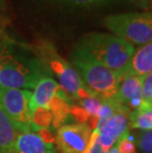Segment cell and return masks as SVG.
Here are the masks:
<instances>
[{
  "label": "cell",
  "instance_id": "1",
  "mask_svg": "<svg viewBox=\"0 0 152 153\" xmlns=\"http://www.w3.org/2000/svg\"><path fill=\"white\" fill-rule=\"evenodd\" d=\"M134 51V45L114 35L95 32L80 39L71 57L96 61L122 74Z\"/></svg>",
  "mask_w": 152,
  "mask_h": 153
},
{
  "label": "cell",
  "instance_id": "2",
  "mask_svg": "<svg viewBox=\"0 0 152 153\" xmlns=\"http://www.w3.org/2000/svg\"><path fill=\"white\" fill-rule=\"evenodd\" d=\"M43 75L41 63L18 57L7 51H0V86L13 89H34Z\"/></svg>",
  "mask_w": 152,
  "mask_h": 153
},
{
  "label": "cell",
  "instance_id": "3",
  "mask_svg": "<svg viewBox=\"0 0 152 153\" xmlns=\"http://www.w3.org/2000/svg\"><path fill=\"white\" fill-rule=\"evenodd\" d=\"M103 23L114 36L132 45L152 43V12L110 15Z\"/></svg>",
  "mask_w": 152,
  "mask_h": 153
},
{
  "label": "cell",
  "instance_id": "4",
  "mask_svg": "<svg viewBox=\"0 0 152 153\" xmlns=\"http://www.w3.org/2000/svg\"><path fill=\"white\" fill-rule=\"evenodd\" d=\"M72 62L84 84L93 95L102 100L114 98L121 74L86 58H72Z\"/></svg>",
  "mask_w": 152,
  "mask_h": 153
},
{
  "label": "cell",
  "instance_id": "5",
  "mask_svg": "<svg viewBox=\"0 0 152 153\" xmlns=\"http://www.w3.org/2000/svg\"><path fill=\"white\" fill-rule=\"evenodd\" d=\"M44 56L47 61V66L59 78L60 87L64 92L77 100L93 95L84 84L77 70L70 66L67 61L62 59L50 48L44 50Z\"/></svg>",
  "mask_w": 152,
  "mask_h": 153
},
{
  "label": "cell",
  "instance_id": "6",
  "mask_svg": "<svg viewBox=\"0 0 152 153\" xmlns=\"http://www.w3.org/2000/svg\"><path fill=\"white\" fill-rule=\"evenodd\" d=\"M31 96L30 90L0 86V109L14 122L32 126L31 112L28 107Z\"/></svg>",
  "mask_w": 152,
  "mask_h": 153
},
{
  "label": "cell",
  "instance_id": "7",
  "mask_svg": "<svg viewBox=\"0 0 152 153\" xmlns=\"http://www.w3.org/2000/svg\"><path fill=\"white\" fill-rule=\"evenodd\" d=\"M92 129L87 123H72L60 126L56 144L60 153H84L89 144Z\"/></svg>",
  "mask_w": 152,
  "mask_h": 153
},
{
  "label": "cell",
  "instance_id": "8",
  "mask_svg": "<svg viewBox=\"0 0 152 153\" xmlns=\"http://www.w3.org/2000/svg\"><path fill=\"white\" fill-rule=\"evenodd\" d=\"M114 99L119 105L127 107L130 112L137 110L144 101L142 95V76H121Z\"/></svg>",
  "mask_w": 152,
  "mask_h": 153
},
{
  "label": "cell",
  "instance_id": "9",
  "mask_svg": "<svg viewBox=\"0 0 152 153\" xmlns=\"http://www.w3.org/2000/svg\"><path fill=\"white\" fill-rule=\"evenodd\" d=\"M131 112L127 107L122 106L100 131V142L106 152L109 153L119 137L125 132L128 131V128L129 126V114Z\"/></svg>",
  "mask_w": 152,
  "mask_h": 153
},
{
  "label": "cell",
  "instance_id": "10",
  "mask_svg": "<svg viewBox=\"0 0 152 153\" xmlns=\"http://www.w3.org/2000/svg\"><path fill=\"white\" fill-rule=\"evenodd\" d=\"M10 153H56L53 140L40 133L27 131L17 136Z\"/></svg>",
  "mask_w": 152,
  "mask_h": 153
},
{
  "label": "cell",
  "instance_id": "11",
  "mask_svg": "<svg viewBox=\"0 0 152 153\" xmlns=\"http://www.w3.org/2000/svg\"><path fill=\"white\" fill-rule=\"evenodd\" d=\"M59 89L60 85L51 77H42L34 88V92L29 100V111L33 113L40 108L48 109V105L57 95Z\"/></svg>",
  "mask_w": 152,
  "mask_h": 153
},
{
  "label": "cell",
  "instance_id": "12",
  "mask_svg": "<svg viewBox=\"0 0 152 153\" xmlns=\"http://www.w3.org/2000/svg\"><path fill=\"white\" fill-rule=\"evenodd\" d=\"M152 72V43L136 48L121 76H145Z\"/></svg>",
  "mask_w": 152,
  "mask_h": 153
},
{
  "label": "cell",
  "instance_id": "13",
  "mask_svg": "<svg viewBox=\"0 0 152 153\" xmlns=\"http://www.w3.org/2000/svg\"><path fill=\"white\" fill-rule=\"evenodd\" d=\"M31 128L14 122L0 109V153H10L17 136Z\"/></svg>",
  "mask_w": 152,
  "mask_h": 153
},
{
  "label": "cell",
  "instance_id": "14",
  "mask_svg": "<svg viewBox=\"0 0 152 153\" xmlns=\"http://www.w3.org/2000/svg\"><path fill=\"white\" fill-rule=\"evenodd\" d=\"M130 128L152 131V104L143 101L137 110L129 114Z\"/></svg>",
  "mask_w": 152,
  "mask_h": 153
},
{
  "label": "cell",
  "instance_id": "15",
  "mask_svg": "<svg viewBox=\"0 0 152 153\" xmlns=\"http://www.w3.org/2000/svg\"><path fill=\"white\" fill-rule=\"evenodd\" d=\"M103 100L95 95L89 96L87 98H83L79 100L80 107L85 111L88 115V122L90 123V128L95 131L97 123H98V116L101 110Z\"/></svg>",
  "mask_w": 152,
  "mask_h": 153
},
{
  "label": "cell",
  "instance_id": "16",
  "mask_svg": "<svg viewBox=\"0 0 152 153\" xmlns=\"http://www.w3.org/2000/svg\"><path fill=\"white\" fill-rule=\"evenodd\" d=\"M121 107L122 105H119L114 98L103 100L101 110H100L98 116V123H97L95 131H97L100 133V131L103 129L106 123L114 117V115L119 110Z\"/></svg>",
  "mask_w": 152,
  "mask_h": 153
},
{
  "label": "cell",
  "instance_id": "17",
  "mask_svg": "<svg viewBox=\"0 0 152 153\" xmlns=\"http://www.w3.org/2000/svg\"><path fill=\"white\" fill-rule=\"evenodd\" d=\"M118 149L119 153H136L135 145L133 143V137L129 134L128 131L125 132L117 141Z\"/></svg>",
  "mask_w": 152,
  "mask_h": 153
},
{
  "label": "cell",
  "instance_id": "18",
  "mask_svg": "<svg viewBox=\"0 0 152 153\" xmlns=\"http://www.w3.org/2000/svg\"><path fill=\"white\" fill-rule=\"evenodd\" d=\"M84 153H108L104 150L103 146L100 142L99 132L97 131H93L91 137H90L89 144L87 146L86 151Z\"/></svg>",
  "mask_w": 152,
  "mask_h": 153
},
{
  "label": "cell",
  "instance_id": "19",
  "mask_svg": "<svg viewBox=\"0 0 152 153\" xmlns=\"http://www.w3.org/2000/svg\"><path fill=\"white\" fill-rule=\"evenodd\" d=\"M142 95L145 102L152 104V72L142 76Z\"/></svg>",
  "mask_w": 152,
  "mask_h": 153
},
{
  "label": "cell",
  "instance_id": "20",
  "mask_svg": "<svg viewBox=\"0 0 152 153\" xmlns=\"http://www.w3.org/2000/svg\"><path fill=\"white\" fill-rule=\"evenodd\" d=\"M138 146L144 153H152V131L141 133L138 138Z\"/></svg>",
  "mask_w": 152,
  "mask_h": 153
},
{
  "label": "cell",
  "instance_id": "21",
  "mask_svg": "<svg viewBox=\"0 0 152 153\" xmlns=\"http://www.w3.org/2000/svg\"><path fill=\"white\" fill-rule=\"evenodd\" d=\"M72 4L75 5H90V4H94V3L100 2L102 0H68Z\"/></svg>",
  "mask_w": 152,
  "mask_h": 153
},
{
  "label": "cell",
  "instance_id": "22",
  "mask_svg": "<svg viewBox=\"0 0 152 153\" xmlns=\"http://www.w3.org/2000/svg\"><path fill=\"white\" fill-rule=\"evenodd\" d=\"M109 153H119V149H118V144H117V143H115V145L111 148V150H110Z\"/></svg>",
  "mask_w": 152,
  "mask_h": 153
},
{
  "label": "cell",
  "instance_id": "23",
  "mask_svg": "<svg viewBox=\"0 0 152 153\" xmlns=\"http://www.w3.org/2000/svg\"><path fill=\"white\" fill-rule=\"evenodd\" d=\"M5 7V0H0V9H4Z\"/></svg>",
  "mask_w": 152,
  "mask_h": 153
},
{
  "label": "cell",
  "instance_id": "24",
  "mask_svg": "<svg viewBox=\"0 0 152 153\" xmlns=\"http://www.w3.org/2000/svg\"><path fill=\"white\" fill-rule=\"evenodd\" d=\"M0 30H1V21H0Z\"/></svg>",
  "mask_w": 152,
  "mask_h": 153
}]
</instances>
